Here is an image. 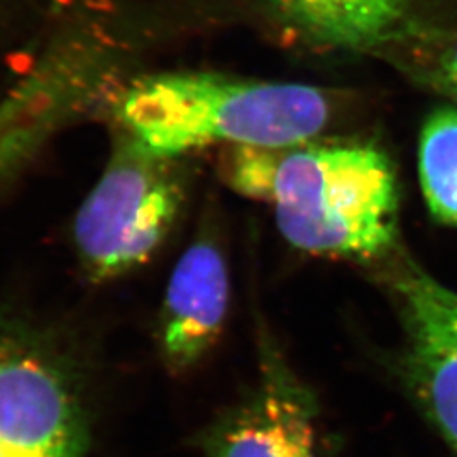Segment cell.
<instances>
[{"mask_svg": "<svg viewBox=\"0 0 457 457\" xmlns=\"http://www.w3.org/2000/svg\"><path fill=\"white\" fill-rule=\"evenodd\" d=\"M303 145L228 146L226 180L243 195L273 204L281 236L300 251L343 258L386 251L398 212L386 156L371 146Z\"/></svg>", "mask_w": 457, "mask_h": 457, "instance_id": "6da1fadb", "label": "cell"}, {"mask_svg": "<svg viewBox=\"0 0 457 457\" xmlns=\"http://www.w3.org/2000/svg\"><path fill=\"white\" fill-rule=\"evenodd\" d=\"M328 115L330 104L315 87L212 71L143 77L117 104L122 131L153 154L171 160L211 145H303L326 128Z\"/></svg>", "mask_w": 457, "mask_h": 457, "instance_id": "7a4b0ae2", "label": "cell"}, {"mask_svg": "<svg viewBox=\"0 0 457 457\" xmlns=\"http://www.w3.org/2000/svg\"><path fill=\"white\" fill-rule=\"evenodd\" d=\"M183 204L177 160L153 154L122 131L73 220L83 271L111 281L145 266L177 226Z\"/></svg>", "mask_w": 457, "mask_h": 457, "instance_id": "3957f363", "label": "cell"}, {"mask_svg": "<svg viewBox=\"0 0 457 457\" xmlns=\"http://www.w3.org/2000/svg\"><path fill=\"white\" fill-rule=\"evenodd\" d=\"M85 415L73 379L45 341L0 320V457H83Z\"/></svg>", "mask_w": 457, "mask_h": 457, "instance_id": "277c9868", "label": "cell"}, {"mask_svg": "<svg viewBox=\"0 0 457 457\" xmlns=\"http://www.w3.org/2000/svg\"><path fill=\"white\" fill-rule=\"evenodd\" d=\"M405 366L425 413L457 453V292L409 264L395 279Z\"/></svg>", "mask_w": 457, "mask_h": 457, "instance_id": "5b68a950", "label": "cell"}, {"mask_svg": "<svg viewBox=\"0 0 457 457\" xmlns=\"http://www.w3.org/2000/svg\"><path fill=\"white\" fill-rule=\"evenodd\" d=\"M228 307L224 254L205 234L188 245L166 287L160 317V349L180 373L202 360L220 336Z\"/></svg>", "mask_w": 457, "mask_h": 457, "instance_id": "8992f818", "label": "cell"}, {"mask_svg": "<svg viewBox=\"0 0 457 457\" xmlns=\"http://www.w3.org/2000/svg\"><path fill=\"white\" fill-rule=\"evenodd\" d=\"M209 447L212 457H320L311 398L279 361H268L260 392Z\"/></svg>", "mask_w": 457, "mask_h": 457, "instance_id": "52a82bcc", "label": "cell"}, {"mask_svg": "<svg viewBox=\"0 0 457 457\" xmlns=\"http://www.w3.org/2000/svg\"><path fill=\"white\" fill-rule=\"evenodd\" d=\"M277 16L313 43L368 49L390 37L411 0H262Z\"/></svg>", "mask_w": 457, "mask_h": 457, "instance_id": "ba28073f", "label": "cell"}, {"mask_svg": "<svg viewBox=\"0 0 457 457\" xmlns=\"http://www.w3.org/2000/svg\"><path fill=\"white\" fill-rule=\"evenodd\" d=\"M419 175L430 215L457 228V109L427 117L419 145Z\"/></svg>", "mask_w": 457, "mask_h": 457, "instance_id": "9c48e42d", "label": "cell"}, {"mask_svg": "<svg viewBox=\"0 0 457 457\" xmlns=\"http://www.w3.org/2000/svg\"><path fill=\"white\" fill-rule=\"evenodd\" d=\"M437 75L442 85L457 97V39L442 53L437 65Z\"/></svg>", "mask_w": 457, "mask_h": 457, "instance_id": "30bf717a", "label": "cell"}]
</instances>
